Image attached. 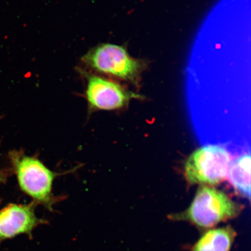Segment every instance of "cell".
I'll use <instances>...</instances> for the list:
<instances>
[{
	"label": "cell",
	"mask_w": 251,
	"mask_h": 251,
	"mask_svg": "<svg viewBox=\"0 0 251 251\" xmlns=\"http://www.w3.org/2000/svg\"><path fill=\"white\" fill-rule=\"evenodd\" d=\"M243 206L222 191L208 186L197 190L189 207L183 212L169 216L173 221H186L201 230L214 228L218 224L237 218Z\"/></svg>",
	"instance_id": "1"
},
{
	"label": "cell",
	"mask_w": 251,
	"mask_h": 251,
	"mask_svg": "<svg viewBox=\"0 0 251 251\" xmlns=\"http://www.w3.org/2000/svg\"><path fill=\"white\" fill-rule=\"evenodd\" d=\"M20 189L33 200L52 211L57 199L53 195V183L61 175L51 170L36 157L25 154L19 151L9 153Z\"/></svg>",
	"instance_id": "2"
},
{
	"label": "cell",
	"mask_w": 251,
	"mask_h": 251,
	"mask_svg": "<svg viewBox=\"0 0 251 251\" xmlns=\"http://www.w3.org/2000/svg\"><path fill=\"white\" fill-rule=\"evenodd\" d=\"M6 180V175L4 172L0 170V183H4Z\"/></svg>",
	"instance_id": "9"
},
{
	"label": "cell",
	"mask_w": 251,
	"mask_h": 251,
	"mask_svg": "<svg viewBox=\"0 0 251 251\" xmlns=\"http://www.w3.org/2000/svg\"><path fill=\"white\" fill-rule=\"evenodd\" d=\"M229 166L228 177L241 195L251 199V151L236 156Z\"/></svg>",
	"instance_id": "8"
},
{
	"label": "cell",
	"mask_w": 251,
	"mask_h": 251,
	"mask_svg": "<svg viewBox=\"0 0 251 251\" xmlns=\"http://www.w3.org/2000/svg\"><path fill=\"white\" fill-rule=\"evenodd\" d=\"M85 67L97 73L136 81L144 65L128 55L124 47L101 44L90 50L81 59Z\"/></svg>",
	"instance_id": "3"
},
{
	"label": "cell",
	"mask_w": 251,
	"mask_h": 251,
	"mask_svg": "<svg viewBox=\"0 0 251 251\" xmlns=\"http://www.w3.org/2000/svg\"><path fill=\"white\" fill-rule=\"evenodd\" d=\"M0 202H1V200H0Z\"/></svg>",
	"instance_id": "10"
},
{
	"label": "cell",
	"mask_w": 251,
	"mask_h": 251,
	"mask_svg": "<svg viewBox=\"0 0 251 251\" xmlns=\"http://www.w3.org/2000/svg\"><path fill=\"white\" fill-rule=\"evenodd\" d=\"M84 96L89 112L121 109L139 97L115 81L96 75H87Z\"/></svg>",
	"instance_id": "5"
},
{
	"label": "cell",
	"mask_w": 251,
	"mask_h": 251,
	"mask_svg": "<svg viewBox=\"0 0 251 251\" xmlns=\"http://www.w3.org/2000/svg\"><path fill=\"white\" fill-rule=\"evenodd\" d=\"M231 161V154L225 147L205 145L187 160L185 176L191 184H218L226 178Z\"/></svg>",
	"instance_id": "4"
},
{
	"label": "cell",
	"mask_w": 251,
	"mask_h": 251,
	"mask_svg": "<svg viewBox=\"0 0 251 251\" xmlns=\"http://www.w3.org/2000/svg\"><path fill=\"white\" fill-rule=\"evenodd\" d=\"M37 204H9L0 211V244L18 235L33 237V231L40 225L46 224V220L37 217Z\"/></svg>",
	"instance_id": "6"
},
{
	"label": "cell",
	"mask_w": 251,
	"mask_h": 251,
	"mask_svg": "<svg viewBox=\"0 0 251 251\" xmlns=\"http://www.w3.org/2000/svg\"><path fill=\"white\" fill-rule=\"evenodd\" d=\"M236 237V231L230 226L209 229L191 248V251H230Z\"/></svg>",
	"instance_id": "7"
}]
</instances>
